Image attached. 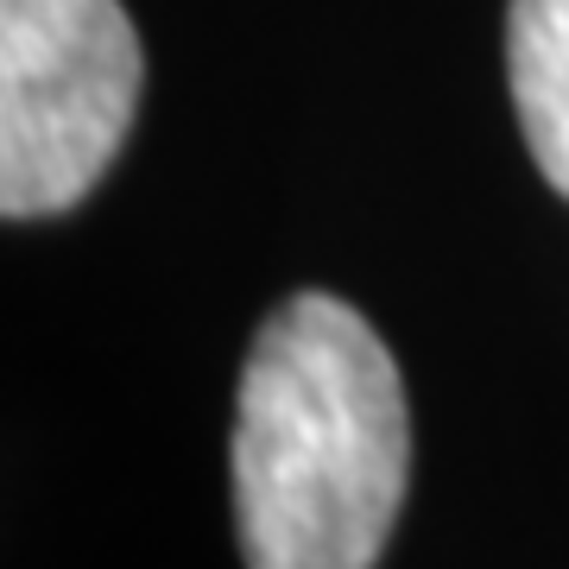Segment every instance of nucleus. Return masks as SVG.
I'll use <instances>...</instances> for the list:
<instances>
[{
	"label": "nucleus",
	"mask_w": 569,
	"mask_h": 569,
	"mask_svg": "<svg viewBox=\"0 0 569 569\" xmlns=\"http://www.w3.org/2000/svg\"><path fill=\"white\" fill-rule=\"evenodd\" d=\"M140 102V32L121 0H0V216L77 209Z\"/></svg>",
	"instance_id": "f03ea898"
},
{
	"label": "nucleus",
	"mask_w": 569,
	"mask_h": 569,
	"mask_svg": "<svg viewBox=\"0 0 569 569\" xmlns=\"http://www.w3.org/2000/svg\"><path fill=\"white\" fill-rule=\"evenodd\" d=\"M507 77L531 164L569 197V0H512Z\"/></svg>",
	"instance_id": "7ed1b4c3"
},
{
	"label": "nucleus",
	"mask_w": 569,
	"mask_h": 569,
	"mask_svg": "<svg viewBox=\"0 0 569 569\" xmlns=\"http://www.w3.org/2000/svg\"><path fill=\"white\" fill-rule=\"evenodd\" d=\"M411 468L406 380L355 305L298 291L247 348L234 531L247 569H373Z\"/></svg>",
	"instance_id": "f257e3e1"
}]
</instances>
